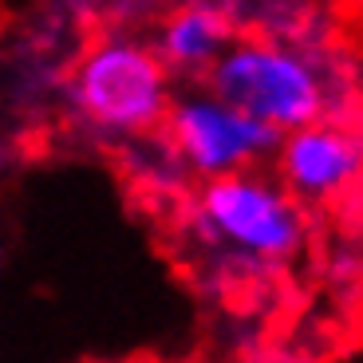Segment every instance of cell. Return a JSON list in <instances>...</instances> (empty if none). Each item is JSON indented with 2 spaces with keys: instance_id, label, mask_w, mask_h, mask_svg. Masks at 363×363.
<instances>
[{
  "instance_id": "5b68a950",
  "label": "cell",
  "mask_w": 363,
  "mask_h": 363,
  "mask_svg": "<svg viewBox=\"0 0 363 363\" xmlns=\"http://www.w3.org/2000/svg\"><path fill=\"white\" fill-rule=\"evenodd\" d=\"M272 155H277L281 186L296 201L324 206L359 186V135L328 115L296 130H284Z\"/></svg>"
},
{
  "instance_id": "6da1fadb",
  "label": "cell",
  "mask_w": 363,
  "mask_h": 363,
  "mask_svg": "<svg viewBox=\"0 0 363 363\" xmlns=\"http://www.w3.org/2000/svg\"><path fill=\"white\" fill-rule=\"evenodd\" d=\"M206 79L218 99L277 127L281 135L316 123L332 107L328 79L308 55L261 36L229 40L206 67Z\"/></svg>"
},
{
  "instance_id": "3957f363",
  "label": "cell",
  "mask_w": 363,
  "mask_h": 363,
  "mask_svg": "<svg viewBox=\"0 0 363 363\" xmlns=\"http://www.w3.org/2000/svg\"><path fill=\"white\" fill-rule=\"evenodd\" d=\"M194 225L206 241L253 261H292L304 249V209L281 182L249 170L206 178L194 206Z\"/></svg>"
},
{
  "instance_id": "277c9868",
  "label": "cell",
  "mask_w": 363,
  "mask_h": 363,
  "mask_svg": "<svg viewBox=\"0 0 363 363\" xmlns=\"http://www.w3.org/2000/svg\"><path fill=\"white\" fill-rule=\"evenodd\" d=\"M166 146L182 166L198 178H221L233 170H249L269 158L281 143V130L261 118L237 111L213 91L182 95L166 107Z\"/></svg>"
},
{
  "instance_id": "7a4b0ae2",
  "label": "cell",
  "mask_w": 363,
  "mask_h": 363,
  "mask_svg": "<svg viewBox=\"0 0 363 363\" xmlns=\"http://www.w3.org/2000/svg\"><path fill=\"white\" fill-rule=\"evenodd\" d=\"M72 111L87 130L107 138H135L162 127L170 107V67L146 44L111 36L83 52L67 83Z\"/></svg>"
},
{
  "instance_id": "52a82bcc",
  "label": "cell",
  "mask_w": 363,
  "mask_h": 363,
  "mask_svg": "<svg viewBox=\"0 0 363 363\" xmlns=\"http://www.w3.org/2000/svg\"><path fill=\"white\" fill-rule=\"evenodd\" d=\"M9 166V150H4V143H0V170Z\"/></svg>"
},
{
  "instance_id": "8992f818",
  "label": "cell",
  "mask_w": 363,
  "mask_h": 363,
  "mask_svg": "<svg viewBox=\"0 0 363 363\" xmlns=\"http://www.w3.org/2000/svg\"><path fill=\"white\" fill-rule=\"evenodd\" d=\"M229 40V20L213 4H186L162 24L158 60L170 72H206Z\"/></svg>"
}]
</instances>
